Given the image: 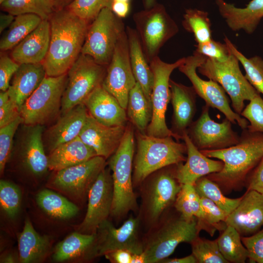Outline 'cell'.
Here are the masks:
<instances>
[{"label": "cell", "mask_w": 263, "mask_h": 263, "mask_svg": "<svg viewBox=\"0 0 263 263\" xmlns=\"http://www.w3.org/2000/svg\"><path fill=\"white\" fill-rule=\"evenodd\" d=\"M51 36L43 61L46 76L67 73L81 53L90 25L69 9H59L49 19Z\"/></svg>", "instance_id": "1"}, {"label": "cell", "mask_w": 263, "mask_h": 263, "mask_svg": "<svg viewBox=\"0 0 263 263\" xmlns=\"http://www.w3.org/2000/svg\"><path fill=\"white\" fill-rule=\"evenodd\" d=\"M201 151L207 157L218 159L224 164L220 171L207 177L219 186L233 189L242 184L263 158V133L243 130L236 145Z\"/></svg>", "instance_id": "2"}, {"label": "cell", "mask_w": 263, "mask_h": 263, "mask_svg": "<svg viewBox=\"0 0 263 263\" xmlns=\"http://www.w3.org/2000/svg\"><path fill=\"white\" fill-rule=\"evenodd\" d=\"M171 136L159 137L141 132L137 134V151L133 161V187L140 185L150 174L186 160L185 144Z\"/></svg>", "instance_id": "3"}, {"label": "cell", "mask_w": 263, "mask_h": 263, "mask_svg": "<svg viewBox=\"0 0 263 263\" xmlns=\"http://www.w3.org/2000/svg\"><path fill=\"white\" fill-rule=\"evenodd\" d=\"M134 152V132L129 125L126 127L122 141L109 161L113 187L111 215L119 220L131 211L136 212L138 209L132 174Z\"/></svg>", "instance_id": "4"}, {"label": "cell", "mask_w": 263, "mask_h": 263, "mask_svg": "<svg viewBox=\"0 0 263 263\" xmlns=\"http://www.w3.org/2000/svg\"><path fill=\"white\" fill-rule=\"evenodd\" d=\"M199 230L196 218L187 221L180 215L166 219L162 217L142 238L146 263H160L180 243H190L198 236Z\"/></svg>", "instance_id": "5"}, {"label": "cell", "mask_w": 263, "mask_h": 263, "mask_svg": "<svg viewBox=\"0 0 263 263\" xmlns=\"http://www.w3.org/2000/svg\"><path fill=\"white\" fill-rule=\"evenodd\" d=\"M140 185L141 203L138 216L150 228L174 203L181 184L176 178L175 171L164 170L148 176Z\"/></svg>", "instance_id": "6"}, {"label": "cell", "mask_w": 263, "mask_h": 263, "mask_svg": "<svg viewBox=\"0 0 263 263\" xmlns=\"http://www.w3.org/2000/svg\"><path fill=\"white\" fill-rule=\"evenodd\" d=\"M239 62L231 53L225 61L207 57L198 70L201 75L218 83L223 88L230 98L234 111L241 115L244 108V101H250L260 94L243 75Z\"/></svg>", "instance_id": "7"}, {"label": "cell", "mask_w": 263, "mask_h": 263, "mask_svg": "<svg viewBox=\"0 0 263 263\" xmlns=\"http://www.w3.org/2000/svg\"><path fill=\"white\" fill-rule=\"evenodd\" d=\"M125 30L121 18L110 8L103 9L89 26L81 54L108 66L117 43Z\"/></svg>", "instance_id": "8"}, {"label": "cell", "mask_w": 263, "mask_h": 263, "mask_svg": "<svg viewBox=\"0 0 263 263\" xmlns=\"http://www.w3.org/2000/svg\"><path fill=\"white\" fill-rule=\"evenodd\" d=\"M136 30L148 62L158 56L164 44L179 31L164 5L155 3L134 14Z\"/></svg>", "instance_id": "9"}, {"label": "cell", "mask_w": 263, "mask_h": 263, "mask_svg": "<svg viewBox=\"0 0 263 263\" xmlns=\"http://www.w3.org/2000/svg\"><path fill=\"white\" fill-rule=\"evenodd\" d=\"M67 78L66 73L44 78L20 108L23 123L27 126H43L56 117L61 111Z\"/></svg>", "instance_id": "10"}, {"label": "cell", "mask_w": 263, "mask_h": 263, "mask_svg": "<svg viewBox=\"0 0 263 263\" xmlns=\"http://www.w3.org/2000/svg\"><path fill=\"white\" fill-rule=\"evenodd\" d=\"M107 68L89 56L79 55L67 73L61 102L62 114L83 103L89 95L102 84Z\"/></svg>", "instance_id": "11"}, {"label": "cell", "mask_w": 263, "mask_h": 263, "mask_svg": "<svg viewBox=\"0 0 263 263\" xmlns=\"http://www.w3.org/2000/svg\"><path fill=\"white\" fill-rule=\"evenodd\" d=\"M185 59L186 57H182L174 63H169L157 56L150 62L153 74V84L151 94L152 117L146 130L149 135L159 137L171 136L176 140L182 139L168 128L165 115L168 104L170 100V75Z\"/></svg>", "instance_id": "12"}, {"label": "cell", "mask_w": 263, "mask_h": 263, "mask_svg": "<svg viewBox=\"0 0 263 263\" xmlns=\"http://www.w3.org/2000/svg\"><path fill=\"white\" fill-rule=\"evenodd\" d=\"M207 58L195 51L192 55L186 57L178 69L189 79L196 94L205 101L206 104L218 110L232 124H237L242 130L247 129L248 121L231 108L223 88L218 83L211 79L205 80L197 75V69Z\"/></svg>", "instance_id": "13"}, {"label": "cell", "mask_w": 263, "mask_h": 263, "mask_svg": "<svg viewBox=\"0 0 263 263\" xmlns=\"http://www.w3.org/2000/svg\"><path fill=\"white\" fill-rule=\"evenodd\" d=\"M209 106L206 104L199 117L192 122L187 133L199 150H215L236 145L240 136L232 128V123L226 118L221 123L212 120L209 114Z\"/></svg>", "instance_id": "14"}, {"label": "cell", "mask_w": 263, "mask_h": 263, "mask_svg": "<svg viewBox=\"0 0 263 263\" xmlns=\"http://www.w3.org/2000/svg\"><path fill=\"white\" fill-rule=\"evenodd\" d=\"M141 223L138 216L132 215L118 228L108 219L103 222L96 231L95 257L118 249H127L134 253L143 252L142 239L139 236Z\"/></svg>", "instance_id": "15"}, {"label": "cell", "mask_w": 263, "mask_h": 263, "mask_svg": "<svg viewBox=\"0 0 263 263\" xmlns=\"http://www.w3.org/2000/svg\"><path fill=\"white\" fill-rule=\"evenodd\" d=\"M136 83L132 73L126 30L120 37L107 66L102 86L126 110L129 94Z\"/></svg>", "instance_id": "16"}, {"label": "cell", "mask_w": 263, "mask_h": 263, "mask_svg": "<svg viewBox=\"0 0 263 263\" xmlns=\"http://www.w3.org/2000/svg\"><path fill=\"white\" fill-rule=\"evenodd\" d=\"M113 199V187L110 168L99 173L88 192V204L85 217L77 231L95 233L100 224L111 215Z\"/></svg>", "instance_id": "17"}, {"label": "cell", "mask_w": 263, "mask_h": 263, "mask_svg": "<svg viewBox=\"0 0 263 263\" xmlns=\"http://www.w3.org/2000/svg\"><path fill=\"white\" fill-rule=\"evenodd\" d=\"M105 166L106 159L95 156L84 162L56 171L52 184L64 193L82 197L89 192Z\"/></svg>", "instance_id": "18"}, {"label": "cell", "mask_w": 263, "mask_h": 263, "mask_svg": "<svg viewBox=\"0 0 263 263\" xmlns=\"http://www.w3.org/2000/svg\"><path fill=\"white\" fill-rule=\"evenodd\" d=\"M225 223L241 235H251L263 226V194L247 190L238 206L227 216Z\"/></svg>", "instance_id": "19"}, {"label": "cell", "mask_w": 263, "mask_h": 263, "mask_svg": "<svg viewBox=\"0 0 263 263\" xmlns=\"http://www.w3.org/2000/svg\"><path fill=\"white\" fill-rule=\"evenodd\" d=\"M126 129L125 125L112 127L104 125L89 114L79 137L95 151L97 156L106 159L119 146Z\"/></svg>", "instance_id": "20"}, {"label": "cell", "mask_w": 263, "mask_h": 263, "mask_svg": "<svg viewBox=\"0 0 263 263\" xmlns=\"http://www.w3.org/2000/svg\"><path fill=\"white\" fill-rule=\"evenodd\" d=\"M187 148L186 163L177 165L175 175L180 184L194 185L200 178L220 171L224 164L221 160H215L204 155L193 144L188 133L182 138Z\"/></svg>", "instance_id": "21"}, {"label": "cell", "mask_w": 263, "mask_h": 263, "mask_svg": "<svg viewBox=\"0 0 263 263\" xmlns=\"http://www.w3.org/2000/svg\"><path fill=\"white\" fill-rule=\"evenodd\" d=\"M89 114L107 126L125 125L127 113L118 100L102 84L96 88L83 103Z\"/></svg>", "instance_id": "22"}, {"label": "cell", "mask_w": 263, "mask_h": 263, "mask_svg": "<svg viewBox=\"0 0 263 263\" xmlns=\"http://www.w3.org/2000/svg\"><path fill=\"white\" fill-rule=\"evenodd\" d=\"M88 114L83 103L62 114L46 132V144L50 152L59 146L79 136Z\"/></svg>", "instance_id": "23"}, {"label": "cell", "mask_w": 263, "mask_h": 263, "mask_svg": "<svg viewBox=\"0 0 263 263\" xmlns=\"http://www.w3.org/2000/svg\"><path fill=\"white\" fill-rule=\"evenodd\" d=\"M170 100L173 107L174 133L183 138L192 123L196 111V93L193 87L186 86L170 79Z\"/></svg>", "instance_id": "24"}, {"label": "cell", "mask_w": 263, "mask_h": 263, "mask_svg": "<svg viewBox=\"0 0 263 263\" xmlns=\"http://www.w3.org/2000/svg\"><path fill=\"white\" fill-rule=\"evenodd\" d=\"M50 36L49 20H42L35 29L13 48L11 57L19 64L43 62L48 51Z\"/></svg>", "instance_id": "25"}, {"label": "cell", "mask_w": 263, "mask_h": 263, "mask_svg": "<svg viewBox=\"0 0 263 263\" xmlns=\"http://www.w3.org/2000/svg\"><path fill=\"white\" fill-rule=\"evenodd\" d=\"M215 3L220 15L233 31L243 30L251 34L263 18V0H251L244 8L225 0H215Z\"/></svg>", "instance_id": "26"}, {"label": "cell", "mask_w": 263, "mask_h": 263, "mask_svg": "<svg viewBox=\"0 0 263 263\" xmlns=\"http://www.w3.org/2000/svg\"><path fill=\"white\" fill-rule=\"evenodd\" d=\"M46 76L42 62L19 65L7 90L10 98L16 104L19 111Z\"/></svg>", "instance_id": "27"}, {"label": "cell", "mask_w": 263, "mask_h": 263, "mask_svg": "<svg viewBox=\"0 0 263 263\" xmlns=\"http://www.w3.org/2000/svg\"><path fill=\"white\" fill-rule=\"evenodd\" d=\"M28 126L21 147L22 162L31 173L41 175L49 169L42 139L43 127L40 125Z\"/></svg>", "instance_id": "28"}, {"label": "cell", "mask_w": 263, "mask_h": 263, "mask_svg": "<svg viewBox=\"0 0 263 263\" xmlns=\"http://www.w3.org/2000/svg\"><path fill=\"white\" fill-rule=\"evenodd\" d=\"M95 156V151L78 136L50 152L48 156V168L57 171L84 162Z\"/></svg>", "instance_id": "29"}, {"label": "cell", "mask_w": 263, "mask_h": 263, "mask_svg": "<svg viewBox=\"0 0 263 263\" xmlns=\"http://www.w3.org/2000/svg\"><path fill=\"white\" fill-rule=\"evenodd\" d=\"M126 31L132 73L136 82L141 86L146 97L151 102L153 84L152 71L144 54L136 30L128 26Z\"/></svg>", "instance_id": "30"}, {"label": "cell", "mask_w": 263, "mask_h": 263, "mask_svg": "<svg viewBox=\"0 0 263 263\" xmlns=\"http://www.w3.org/2000/svg\"><path fill=\"white\" fill-rule=\"evenodd\" d=\"M18 246L20 263H38L49 253L51 241L48 236L38 233L30 219L26 218L23 230L18 238Z\"/></svg>", "instance_id": "31"}, {"label": "cell", "mask_w": 263, "mask_h": 263, "mask_svg": "<svg viewBox=\"0 0 263 263\" xmlns=\"http://www.w3.org/2000/svg\"><path fill=\"white\" fill-rule=\"evenodd\" d=\"M95 239L96 232H73L56 246L53 259L56 262H65L78 257H82L86 260H92L95 258Z\"/></svg>", "instance_id": "32"}, {"label": "cell", "mask_w": 263, "mask_h": 263, "mask_svg": "<svg viewBox=\"0 0 263 263\" xmlns=\"http://www.w3.org/2000/svg\"><path fill=\"white\" fill-rule=\"evenodd\" d=\"M126 110L131 122L140 132L147 130L152 117V105L137 82L129 93Z\"/></svg>", "instance_id": "33"}, {"label": "cell", "mask_w": 263, "mask_h": 263, "mask_svg": "<svg viewBox=\"0 0 263 263\" xmlns=\"http://www.w3.org/2000/svg\"><path fill=\"white\" fill-rule=\"evenodd\" d=\"M42 21V19L40 17L33 14L16 16L0 38V50L5 51L14 48L35 29Z\"/></svg>", "instance_id": "34"}, {"label": "cell", "mask_w": 263, "mask_h": 263, "mask_svg": "<svg viewBox=\"0 0 263 263\" xmlns=\"http://www.w3.org/2000/svg\"><path fill=\"white\" fill-rule=\"evenodd\" d=\"M36 201L45 213L57 219H70L79 211L78 207L67 198L48 189H44L38 193Z\"/></svg>", "instance_id": "35"}, {"label": "cell", "mask_w": 263, "mask_h": 263, "mask_svg": "<svg viewBox=\"0 0 263 263\" xmlns=\"http://www.w3.org/2000/svg\"><path fill=\"white\" fill-rule=\"evenodd\" d=\"M241 236L233 227L226 225L216 240L222 255L228 263H244L248 259V251Z\"/></svg>", "instance_id": "36"}, {"label": "cell", "mask_w": 263, "mask_h": 263, "mask_svg": "<svg viewBox=\"0 0 263 263\" xmlns=\"http://www.w3.org/2000/svg\"><path fill=\"white\" fill-rule=\"evenodd\" d=\"M0 5L5 12L15 16L33 14L42 20H49L55 9L51 0H4Z\"/></svg>", "instance_id": "37"}, {"label": "cell", "mask_w": 263, "mask_h": 263, "mask_svg": "<svg viewBox=\"0 0 263 263\" xmlns=\"http://www.w3.org/2000/svg\"><path fill=\"white\" fill-rule=\"evenodd\" d=\"M208 13L189 8L185 10L182 25L187 31L193 34L197 44L205 43L211 38V23Z\"/></svg>", "instance_id": "38"}, {"label": "cell", "mask_w": 263, "mask_h": 263, "mask_svg": "<svg viewBox=\"0 0 263 263\" xmlns=\"http://www.w3.org/2000/svg\"><path fill=\"white\" fill-rule=\"evenodd\" d=\"M224 40L231 53L243 65L245 78L259 94H263V59L258 56L247 58L226 36Z\"/></svg>", "instance_id": "39"}, {"label": "cell", "mask_w": 263, "mask_h": 263, "mask_svg": "<svg viewBox=\"0 0 263 263\" xmlns=\"http://www.w3.org/2000/svg\"><path fill=\"white\" fill-rule=\"evenodd\" d=\"M180 215L187 221L197 219L201 211L200 196L194 186L181 184V189L174 203Z\"/></svg>", "instance_id": "40"}, {"label": "cell", "mask_w": 263, "mask_h": 263, "mask_svg": "<svg viewBox=\"0 0 263 263\" xmlns=\"http://www.w3.org/2000/svg\"><path fill=\"white\" fill-rule=\"evenodd\" d=\"M194 186L200 196L208 198L228 215L238 206L242 199V197L235 199L225 197L219 186L207 177L200 178Z\"/></svg>", "instance_id": "41"}, {"label": "cell", "mask_w": 263, "mask_h": 263, "mask_svg": "<svg viewBox=\"0 0 263 263\" xmlns=\"http://www.w3.org/2000/svg\"><path fill=\"white\" fill-rule=\"evenodd\" d=\"M192 254L199 263H228L222 255L217 240L199 237L191 243Z\"/></svg>", "instance_id": "42"}, {"label": "cell", "mask_w": 263, "mask_h": 263, "mask_svg": "<svg viewBox=\"0 0 263 263\" xmlns=\"http://www.w3.org/2000/svg\"><path fill=\"white\" fill-rule=\"evenodd\" d=\"M21 192L16 185L3 180L0 181V204L7 215L14 218L18 213L21 204Z\"/></svg>", "instance_id": "43"}, {"label": "cell", "mask_w": 263, "mask_h": 263, "mask_svg": "<svg viewBox=\"0 0 263 263\" xmlns=\"http://www.w3.org/2000/svg\"><path fill=\"white\" fill-rule=\"evenodd\" d=\"M113 0H73L68 9L88 22L92 21L105 8L111 7Z\"/></svg>", "instance_id": "44"}, {"label": "cell", "mask_w": 263, "mask_h": 263, "mask_svg": "<svg viewBox=\"0 0 263 263\" xmlns=\"http://www.w3.org/2000/svg\"><path fill=\"white\" fill-rule=\"evenodd\" d=\"M23 120L20 116L10 124L0 128V171L3 172L12 151L13 140L16 131Z\"/></svg>", "instance_id": "45"}, {"label": "cell", "mask_w": 263, "mask_h": 263, "mask_svg": "<svg viewBox=\"0 0 263 263\" xmlns=\"http://www.w3.org/2000/svg\"><path fill=\"white\" fill-rule=\"evenodd\" d=\"M200 202L201 213L197 219L199 228L202 224L214 225L225 222L228 214L215 203L203 196H200Z\"/></svg>", "instance_id": "46"}, {"label": "cell", "mask_w": 263, "mask_h": 263, "mask_svg": "<svg viewBox=\"0 0 263 263\" xmlns=\"http://www.w3.org/2000/svg\"><path fill=\"white\" fill-rule=\"evenodd\" d=\"M241 115L248 121L249 131L263 133V99L260 94L249 101Z\"/></svg>", "instance_id": "47"}, {"label": "cell", "mask_w": 263, "mask_h": 263, "mask_svg": "<svg viewBox=\"0 0 263 263\" xmlns=\"http://www.w3.org/2000/svg\"><path fill=\"white\" fill-rule=\"evenodd\" d=\"M207 58L218 61H226L231 53L227 45L211 39L208 42L197 44L195 50Z\"/></svg>", "instance_id": "48"}, {"label": "cell", "mask_w": 263, "mask_h": 263, "mask_svg": "<svg viewBox=\"0 0 263 263\" xmlns=\"http://www.w3.org/2000/svg\"><path fill=\"white\" fill-rule=\"evenodd\" d=\"M241 240L250 262L263 263V228L251 235L241 237Z\"/></svg>", "instance_id": "49"}, {"label": "cell", "mask_w": 263, "mask_h": 263, "mask_svg": "<svg viewBox=\"0 0 263 263\" xmlns=\"http://www.w3.org/2000/svg\"><path fill=\"white\" fill-rule=\"evenodd\" d=\"M19 65L12 57L6 55L0 57V91L8 90L10 81L18 69Z\"/></svg>", "instance_id": "50"}, {"label": "cell", "mask_w": 263, "mask_h": 263, "mask_svg": "<svg viewBox=\"0 0 263 263\" xmlns=\"http://www.w3.org/2000/svg\"><path fill=\"white\" fill-rule=\"evenodd\" d=\"M19 116V108L10 98L7 103L0 107V128L10 124Z\"/></svg>", "instance_id": "51"}, {"label": "cell", "mask_w": 263, "mask_h": 263, "mask_svg": "<svg viewBox=\"0 0 263 263\" xmlns=\"http://www.w3.org/2000/svg\"><path fill=\"white\" fill-rule=\"evenodd\" d=\"M252 171L247 190H255L263 194V158Z\"/></svg>", "instance_id": "52"}, {"label": "cell", "mask_w": 263, "mask_h": 263, "mask_svg": "<svg viewBox=\"0 0 263 263\" xmlns=\"http://www.w3.org/2000/svg\"><path fill=\"white\" fill-rule=\"evenodd\" d=\"M134 253L125 249H115L104 256L112 263H132Z\"/></svg>", "instance_id": "53"}, {"label": "cell", "mask_w": 263, "mask_h": 263, "mask_svg": "<svg viewBox=\"0 0 263 263\" xmlns=\"http://www.w3.org/2000/svg\"><path fill=\"white\" fill-rule=\"evenodd\" d=\"M111 10L118 17L122 19L125 18L130 11V3L128 2L113 1Z\"/></svg>", "instance_id": "54"}, {"label": "cell", "mask_w": 263, "mask_h": 263, "mask_svg": "<svg viewBox=\"0 0 263 263\" xmlns=\"http://www.w3.org/2000/svg\"><path fill=\"white\" fill-rule=\"evenodd\" d=\"M15 16L9 14L1 13L0 15V33L8 28L15 19Z\"/></svg>", "instance_id": "55"}, {"label": "cell", "mask_w": 263, "mask_h": 263, "mask_svg": "<svg viewBox=\"0 0 263 263\" xmlns=\"http://www.w3.org/2000/svg\"><path fill=\"white\" fill-rule=\"evenodd\" d=\"M161 263H196L197 261L194 255L191 254L190 255L180 258H167L163 260Z\"/></svg>", "instance_id": "56"}, {"label": "cell", "mask_w": 263, "mask_h": 263, "mask_svg": "<svg viewBox=\"0 0 263 263\" xmlns=\"http://www.w3.org/2000/svg\"><path fill=\"white\" fill-rule=\"evenodd\" d=\"M73 0H51L55 8L59 9H62L64 6L69 4Z\"/></svg>", "instance_id": "57"}, {"label": "cell", "mask_w": 263, "mask_h": 263, "mask_svg": "<svg viewBox=\"0 0 263 263\" xmlns=\"http://www.w3.org/2000/svg\"><path fill=\"white\" fill-rule=\"evenodd\" d=\"M10 100L8 91H0V107L7 103Z\"/></svg>", "instance_id": "58"}, {"label": "cell", "mask_w": 263, "mask_h": 263, "mask_svg": "<svg viewBox=\"0 0 263 263\" xmlns=\"http://www.w3.org/2000/svg\"><path fill=\"white\" fill-rule=\"evenodd\" d=\"M155 3V0H144V4L146 8H150Z\"/></svg>", "instance_id": "59"}, {"label": "cell", "mask_w": 263, "mask_h": 263, "mask_svg": "<svg viewBox=\"0 0 263 263\" xmlns=\"http://www.w3.org/2000/svg\"><path fill=\"white\" fill-rule=\"evenodd\" d=\"M2 262L4 263H13L14 262V259L11 255H8L4 258L2 260Z\"/></svg>", "instance_id": "60"}, {"label": "cell", "mask_w": 263, "mask_h": 263, "mask_svg": "<svg viewBox=\"0 0 263 263\" xmlns=\"http://www.w3.org/2000/svg\"><path fill=\"white\" fill-rule=\"evenodd\" d=\"M130 0H113V1H122V2H130Z\"/></svg>", "instance_id": "61"}, {"label": "cell", "mask_w": 263, "mask_h": 263, "mask_svg": "<svg viewBox=\"0 0 263 263\" xmlns=\"http://www.w3.org/2000/svg\"><path fill=\"white\" fill-rule=\"evenodd\" d=\"M4 0H0V4H1Z\"/></svg>", "instance_id": "62"}]
</instances>
